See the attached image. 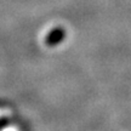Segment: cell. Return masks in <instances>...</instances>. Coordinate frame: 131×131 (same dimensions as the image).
<instances>
[{
	"instance_id": "6da1fadb",
	"label": "cell",
	"mask_w": 131,
	"mask_h": 131,
	"mask_svg": "<svg viewBox=\"0 0 131 131\" xmlns=\"http://www.w3.org/2000/svg\"><path fill=\"white\" fill-rule=\"evenodd\" d=\"M66 32L62 28H53L45 38V44L47 46H55L64 39Z\"/></svg>"
}]
</instances>
